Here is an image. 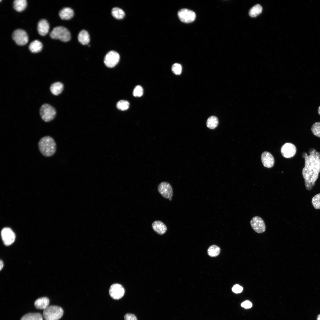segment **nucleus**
<instances>
[{
    "mask_svg": "<svg viewBox=\"0 0 320 320\" xmlns=\"http://www.w3.org/2000/svg\"><path fill=\"white\" fill-rule=\"evenodd\" d=\"M124 320H137L136 316L132 313H127L124 316Z\"/></svg>",
    "mask_w": 320,
    "mask_h": 320,
    "instance_id": "obj_34",
    "label": "nucleus"
},
{
    "mask_svg": "<svg viewBox=\"0 0 320 320\" xmlns=\"http://www.w3.org/2000/svg\"><path fill=\"white\" fill-rule=\"evenodd\" d=\"M38 146L40 152L46 157L52 156L56 150V144L54 140L49 136L42 137L38 143Z\"/></svg>",
    "mask_w": 320,
    "mask_h": 320,
    "instance_id": "obj_2",
    "label": "nucleus"
},
{
    "mask_svg": "<svg viewBox=\"0 0 320 320\" xmlns=\"http://www.w3.org/2000/svg\"><path fill=\"white\" fill-rule=\"evenodd\" d=\"M42 44L38 40H35L30 44L29 49L33 53H37L40 52L42 48Z\"/></svg>",
    "mask_w": 320,
    "mask_h": 320,
    "instance_id": "obj_21",
    "label": "nucleus"
},
{
    "mask_svg": "<svg viewBox=\"0 0 320 320\" xmlns=\"http://www.w3.org/2000/svg\"><path fill=\"white\" fill-rule=\"evenodd\" d=\"M218 124V120L217 118L215 116H212L209 117L207 121V127L211 129H214L217 126Z\"/></svg>",
    "mask_w": 320,
    "mask_h": 320,
    "instance_id": "obj_25",
    "label": "nucleus"
},
{
    "mask_svg": "<svg viewBox=\"0 0 320 320\" xmlns=\"http://www.w3.org/2000/svg\"><path fill=\"white\" fill-rule=\"evenodd\" d=\"M50 36L52 39H59L63 42H67L71 39V35L69 31L62 26L54 28L51 32Z\"/></svg>",
    "mask_w": 320,
    "mask_h": 320,
    "instance_id": "obj_4",
    "label": "nucleus"
},
{
    "mask_svg": "<svg viewBox=\"0 0 320 320\" xmlns=\"http://www.w3.org/2000/svg\"><path fill=\"white\" fill-rule=\"evenodd\" d=\"M311 130L315 135L320 137V122L314 123L311 127Z\"/></svg>",
    "mask_w": 320,
    "mask_h": 320,
    "instance_id": "obj_29",
    "label": "nucleus"
},
{
    "mask_svg": "<svg viewBox=\"0 0 320 320\" xmlns=\"http://www.w3.org/2000/svg\"><path fill=\"white\" fill-rule=\"evenodd\" d=\"M129 106V102L126 100H120L117 103L116 107L118 109L124 111L127 110Z\"/></svg>",
    "mask_w": 320,
    "mask_h": 320,
    "instance_id": "obj_28",
    "label": "nucleus"
},
{
    "mask_svg": "<svg viewBox=\"0 0 320 320\" xmlns=\"http://www.w3.org/2000/svg\"><path fill=\"white\" fill-rule=\"evenodd\" d=\"M178 16L182 22L185 23L192 22L196 17V15L194 12L185 8L180 10L178 12Z\"/></svg>",
    "mask_w": 320,
    "mask_h": 320,
    "instance_id": "obj_6",
    "label": "nucleus"
},
{
    "mask_svg": "<svg viewBox=\"0 0 320 320\" xmlns=\"http://www.w3.org/2000/svg\"><path fill=\"white\" fill-rule=\"evenodd\" d=\"M112 16L117 19H123L125 15L124 11L121 9L117 7L113 8L112 10Z\"/></svg>",
    "mask_w": 320,
    "mask_h": 320,
    "instance_id": "obj_26",
    "label": "nucleus"
},
{
    "mask_svg": "<svg viewBox=\"0 0 320 320\" xmlns=\"http://www.w3.org/2000/svg\"><path fill=\"white\" fill-rule=\"evenodd\" d=\"M12 37L16 44L19 45H25L28 41L27 33L24 31L20 29L15 30L12 33Z\"/></svg>",
    "mask_w": 320,
    "mask_h": 320,
    "instance_id": "obj_8",
    "label": "nucleus"
},
{
    "mask_svg": "<svg viewBox=\"0 0 320 320\" xmlns=\"http://www.w3.org/2000/svg\"><path fill=\"white\" fill-rule=\"evenodd\" d=\"M49 28V23L45 19H41L39 21L37 25V31L41 36L46 35L48 32Z\"/></svg>",
    "mask_w": 320,
    "mask_h": 320,
    "instance_id": "obj_15",
    "label": "nucleus"
},
{
    "mask_svg": "<svg viewBox=\"0 0 320 320\" xmlns=\"http://www.w3.org/2000/svg\"><path fill=\"white\" fill-rule=\"evenodd\" d=\"M158 190L159 193L164 198L172 200L173 196V189L171 185L168 183L163 182L158 186Z\"/></svg>",
    "mask_w": 320,
    "mask_h": 320,
    "instance_id": "obj_9",
    "label": "nucleus"
},
{
    "mask_svg": "<svg viewBox=\"0 0 320 320\" xmlns=\"http://www.w3.org/2000/svg\"><path fill=\"white\" fill-rule=\"evenodd\" d=\"M42 315L39 313H29L23 316L20 320H43Z\"/></svg>",
    "mask_w": 320,
    "mask_h": 320,
    "instance_id": "obj_22",
    "label": "nucleus"
},
{
    "mask_svg": "<svg viewBox=\"0 0 320 320\" xmlns=\"http://www.w3.org/2000/svg\"><path fill=\"white\" fill-rule=\"evenodd\" d=\"M261 161L264 166L268 168L272 167L275 163L274 159L272 155L267 151L263 152L261 156Z\"/></svg>",
    "mask_w": 320,
    "mask_h": 320,
    "instance_id": "obj_14",
    "label": "nucleus"
},
{
    "mask_svg": "<svg viewBox=\"0 0 320 320\" xmlns=\"http://www.w3.org/2000/svg\"><path fill=\"white\" fill-rule=\"evenodd\" d=\"M74 15L73 10L69 7H65L59 12V15L63 20H67L71 19Z\"/></svg>",
    "mask_w": 320,
    "mask_h": 320,
    "instance_id": "obj_17",
    "label": "nucleus"
},
{
    "mask_svg": "<svg viewBox=\"0 0 320 320\" xmlns=\"http://www.w3.org/2000/svg\"><path fill=\"white\" fill-rule=\"evenodd\" d=\"M63 85L60 82H56L52 84L50 86V89L52 93L55 95H57L62 92Z\"/></svg>",
    "mask_w": 320,
    "mask_h": 320,
    "instance_id": "obj_20",
    "label": "nucleus"
},
{
    "mask_svg": "<svg viewBox=\"0 0 320 320\" xmlns=\"http://www.w3.org/2000/svg\"><path fill=\"white\" fill-rule=\"evenodd\" d=\"M40 116L42 119L46 122L52 120L56 115L55 108L48 104H44L41 106L39 111Z\"/></svg>",
    "mask_w": 320,
    "mask_h": 320,
    "instance_id": "obj_5",
    "label": "nucleus"
},
{
    "mask_svg": "<svg viewBox=\"0 0 320 320\" xmlns=\"http://www.w3.org/2000/svg\"><path fill=\"white\" fill-rule=\"evenodd\" d=\"M252 304L249 301L247 300L243 302L241 304V306L244 308H248L252 307Z\"/></svg>",
    "mask_w": 320,
    "mask_h": 320,
    "instance_id": "obj_35",
    "label": "nucleus"
},
{
    "mask_svg": "<svg viewBox=\"0 0 320 320\" xmlns=\"http://www.w3.org/2000/svg\"><path fill=\"white\" fill-rule=\"evenodd\" d=\"M318 112L319 114L320 115V105L318 109Z\"/></svg>",
    "mask_w": 320,
    "mask_h": 320,
    "instance_id": "obj_37",
    "label": "nucleus"
},
{
    "mask_svg": "<svg viewBox=\"0 0 320 320\" xmlns=\"http://www.w3.org/2000/svg\"><path fill=\"white\" fill-rule=\"evenodd\" d=\"M317 320H320V314L318 316L317 318Z\"/></svg>",
    "mask_w": 320,
    "mask_h": 320,
    "instance_id": "obj_38",
    "label": "nucleus"
},
{
    "mask_svg": "<svg viewBox=\"0 0 320 320\" xmlns=\"http://www.w3.org/2000/svg\"><path fill=\"white\" fill-rule=\"evenodd\" d=\"M220 252V248L215 245L211 246L207 250L208 255L211 257H215L218 256Z\"/></svg>",
    "mask_w": 320,
    "mask_h": 320,
    "instance_id": "obj_27",
    "label": "nucleus"
},
{
    "mask_svg": "<svg viewBox=\"0 0 320 320\" xmlns=\"http://www.w3.org/2000/svg\"><path fill=\"white\" fill-rule=\"evenodd\" d=\"M143 93V89L140 85H137L133 91V95L135 97H141Z\"/></svg>",
    "mask_w": 320,
    "mask_h": 320,
    "instance_id": "obj_32",
    "label": "nucleus"
},
{
    "mask_svg": "<svg viewBox=\"0 0 320 320\" xmlns=\"http://www.w3.org/2000/svg\"><path fill=\"white\" fill-rule=\"evenodd\" d=\"M1 236L4 244L7 246L12 244L15 238V233L11 229L8 228H5L2 229Z\"/></svg>",
    "mask_w": 320,
    "mask_h": 320,
    "instance_id": "obj_10",
    "label": "nucleus"
},
{
    "mask_svg": "<svg viewBox=\"0 0 320 320\" xmlns=\"http://www.w3.org/2000/svg\"><path fill=\"white\" fill-rule=\"evenodd\" d=\"M297 149L293 144L289 143L284 144L282 146L281 151L282 155L287 158L294 156L296 153Z\"/></svg>",
    "mask_w": 320,
    "mask_h": 320,
    "instance_id": "obj_13",
    "label": "nucleus"
},
{
    "mask_svg": "<svg viewBox=\"0 0 320 320\" xmlns=\"http://www.w3.org/2000/svg\"><path fill=\"white\" fill-rule=\"evenodd\" d=\"M63 311L56 305L49 306L44 310L43 316L45 320H58L62 316Z\"/></svg>",
    "mask_w": 320,
    "mask_h": 320,
    "instance_id": "obj_3",
    "label": "nucleus"
},
{
    "mask_svg": "<svg viewBox=\"0 0 320 320\" xmlns=\"http://www.w3.org/2000/svg\"><path fill=\"white\" fill-rule=\"evenodd\" d=\"M243 289V287L239 284H236L233 286L232 288V291L236 293L241 292Z\"/></svg>",
    "mask_w": 320,
    "mask_h": 320,
    "instance_id": "obj_33",
    "label": "nucleus"
},
{
    "mask_svg": "<svg viewBox=\"0 0 320 320\" xmlns=\"http://www.w3.org/2000/svg\"><path fill=\"white\" fill-rule=\"evenodd\" d=\"M182 70V66L179 64L175 63L172 66V71L176 75H179L180 74Z\"/></svg>",
    "mask_w": 320,
    "mask_h": 320,
    "instance_id": "obj_31",
    "label": "nucleus"
},
{
    "mask_svg": "<svg viewBox=\"0 0 320 320\" xmlns=\"http://www.w3.org/2000/svg\"><path fill=\"white\" fill-rule=\"evenodd\" d=\"M125 292L124 289L123 287L118 284H114L110 287L109 293L113 299L118 300L121 298Z\"/></svg>",
    "mask_w": 320,
    "mask_h": 320,
    "instance_id": "obj_12",
    "label": "nucleus"
},
{
    "mask_svg": "<svg viewBox=\"0 0 320 320\" xmlns=\"http://www.w3.org/2000/svg\"><path fill=\"white\" fill-rule=\"evenodd\" d=\"M308 152V155L305 152L302 154L305 162L302 173L306 189L311 190L315 185L320 172V152L314 148L310 149Z\"/></svg>",
    "mask_w": 320,
    "mask_h": 320,
    "instance_id": "obj_1",
    "label": "nucleus"
},
{
    "mask_svg": "<svg viewBox=\"0 0 320 320\" xmlns=\"http://www.w3.org/2000/svg\"><path fill=\"white\" fill-rule=\"evenodd\" d=\"M27 5L25 0H16L13 3L14 9L17 11L21 12L24 10Z\"/></svg>",
    "mask_w": 320,
    "mask_h": 320,
    "instance_id": "obj_23",
    "label": "nucleus"
},
{
    "mask_svg": "<svg viewBox=\"0 0 320 320\" xmlns=\"http://www.w3.org/2000/svg\"><path fill=\"white\" fill-rule=\"evenodd\" d=\"M0 269L1 270V269L2 268H3V266H4L3 263V261L1 260H0Z\"/></svg>",
    "mask_w": 320,
    "mask_h": 320,
    "instance_id": "obj_36",
    "label": "nucleus"
},
{
    "mask_svg": "<svg viewBox=\"0 0 320 320\" xmlns=\"http://www.w3.org/2000/svg\"><path fill=\"white\" fill-rule=\"evenodd\" d=\"M49 300L48 298L42 297L35 301L34 306L37 309L44 310L49 306Z\"/></svg>",
    "mask_w": 320,
    "mask_h": 320,
    "instance_id": "obj_18",
    "label": "nucleus"
},
{
    "mask_svg": "<svg viewBox=\"0 0 320 320\" xmlns=\"http://www.w3.org/2000/svg\"><path fill=\"white\" fill-rule=\"evenodd\" d=\"M152 226L153 230L159 235L164 234L167 229L166 225L163 222L159 220L153 222Z\"/></svg>",
    "mask_w": 320,
    "mask_h": 320,
    "instance_id": "obj_16",
    "label": "nucleus"
},
{
    "mask_svg": "<svg viewBox=\"0 0 320 320\" xmlns=\"http://www.w3.org/2000/svg\"><path fill=\"white\" fill-rule=\"evenodd\" d=\"M311 202L315 208L320 209V193L316 194L312 198Z\"/></svg>",
    "mask_w": 320,
    "mask_h": 320,
    "instance_id": "obj_30",
    "label": "nucleus"
},
{
    "mask_svg": "<svg viewBox=\"0 0 320 320\" xmlns=\"http://www.w3.org/2000/svg\"><path fill=\"white\" fill-rule=\"evenodd\" d=\"M262 7L260 4L255 5L249 10V15L252 17H256L262 12Z\"/></svg>",
    "mask_w": 320,
    "mask_h": 320,
    "instance_id": "obj_24",
    "label": "nucleus"
},
{
    "mask_svg": "<svg viewBox=\"0 0 320 320\" xmlns=\"http://www.w3.org/2000/svg\"><path fill=\"white\" fill-rule=\"evenodd\" d=\"M119 59V54L116 51H111L108 52L105 56L104 59V63L107 67L112 68L117 64Z\"/></svg>",
    "mask_w": 320,
    "mask_h": 320,
    "instance_id": "obj_7",
    "label": "nucleus"
},
{
    "mask_svg": "<svg viewBox=\"0 0 320 320\" xmlns=\"http://www.w3.org/2000/svg\"><path fill=\"white\" fill-rule=\"evenodd\" d=\"M251 227L256 232L260 233L264 232L266 229L265 224L264 220L260 217H253L250 222Z\"/></svg>",
    "mask_w": 320,
    "mask_h": 320,
    "instance_id": "obj_11",
    "label": "nucleus"
},
{
    "mask_svg": "<svg viewBox=\"0 0 320 320\" xmlns=\"http://www.w3.org/2000/svg\"><path fill=\"white\" fill-rule=\"evenodd\" d=\"M78 39L79 42L82 44H88L90 40L89 33L85 30L81 31L78 34Z\"/></svg>",
    "mask_w": 320,
    "mask_h": 320,
    "instance_id": "obj_19",
    "label": "nucleus"
}]
</instances>
